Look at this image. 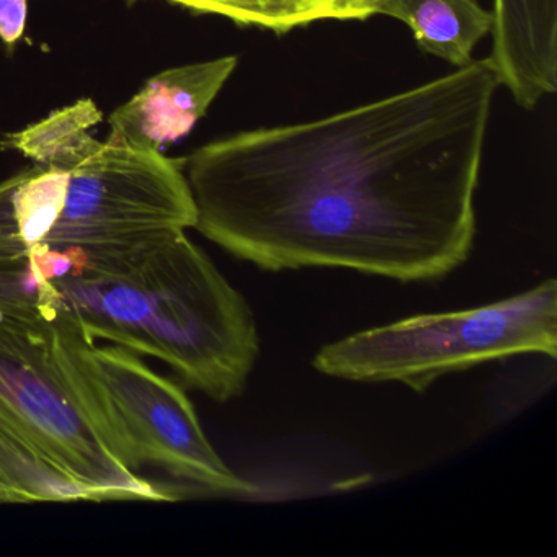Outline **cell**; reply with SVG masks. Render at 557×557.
<instances>
[{
    "label": "cell",
    "mask_w": 557,
    "mask_h": 557,
    "mask_svg": "<svg viewBox=\"0 0 557 557\" xmlns=\"http://www.w3.org/2000/svg\"><path fill=\"white\" fill-rule=\"evenodd\" d=\"M488 58L325 119L250 129L184 159L200 231L265 272L433 282L471 256Z\"/></svg>",
    "instance_id": "cell-1"
},
{
    "label": "cell",
    "mask_w": 557,
    "mask_h": 557,
    "mask_svg": "<svg viewBox=\"0 0 557 557\" xmlns=\"http://www.w3.org/2000/svg\"><path fill=\"white\" fill-rule=\"evenodd\" d=\"M195 221L184 159L74 129L44 164L0 182V262L138 243Z\"/></svg>",
    "instance_id": "cell-2"
},
{
    "label": "cell",
    "mask_w": 557,
    "mask_h": 557,
    "mask_svg": "<svg viewBox=\"0 0 557 557\" xmlns=\"http://www.w3.org/2000/svg\"><path fill=\"white\" fill-rule=\"evenodd\" d=\"M557 355V283L465 311L413 315L324 345L312 367L358 383L406 384L425 393L446 374L515 355Z\"/></svg>",
    "instance_id": "cell-3"
},
{
    "label": "cell",
    "mask_w": 557,
    "mask_h": 557,
    "mask_svg": "<svg viewBox=\"0 0 557 557\" xmlns=\"http://www.w3.org/2000/svg\"><path fill=\"white\" fill-rule=\"evenodd\" d=\"M50 331L58 360L84 387L132 471L154 466L214 497L256 492L211 446L194 404L175 381L119 345H100L53 322Z\"/></svg>",
    "instance_id": "cell-4"
},
{
    "label": "cell",
    "mask_w": 557,
    "mask_h": 557,
    "mask_svg": "<svg viewBox=\"0 0 557 557\" xmlns=\"http://www.w3.org/2000/svg\"><path fill=\"white\" fill-rule=\"evenodd\" d=\"M0 417L100 502H171L132 471L84 387L54 355L50 322L0 312Z\"/></svg>",
    "instance_id": "cell-5"
},
{
    "label": "cell",
    "mask_w": 557,
    "mask_h": 557,
    "mask_svg": "<svg viewBox=\"0 0 557 557\" xmlns=\"http://www.w3.org/2000/svg\"><path fill=\"white\" fill-rule=\"evenodd\" d=\"M236 67V57H224L151 77L110 116L109 141L152 151L178 141L207 115Z\"/></svg>",
    "instance_id": "cell-6"
},
{
    "label": "cell",
    "mask_w": 557,
    "mask_h": 557,
    "mask_svg": "<svg viewBox=\"0 0 557 557\" xmlns=\"http://www.w3.org/2000/svg\"><path fill=\"white\" fill-rule=\"evenodd\" d=\"M492 53L500 86L524 110L557 89V0H494Z\"/></svg>",
    "instance_id": "cell-7"
},
{
    "label": "cell",
    "mask_w": 557,
    "mask_h": 557,
    "mask_svg": "<svg viewBox=\"0 0 557 557\" xmlns=\"http://www.w3.org/2000/svg\"><path fill=\"white\" fill-rule=\"evenodd\" d=\"M376 15L403 22L420 51L456 67L471 63L475 45L494 25L492 11L478 0H381Z\"/></svg>",
    "instance_id": "cell-8"
},
{
    "label": "cell",
    "mask_w": 557,
    "mask_h": 557,
    "mask_svg": "<svg viewBox=\"0 0 557 557\" xmlns=\"http://www.w3.org/2000/svg\"><path fill=\"white\" fill-rule=\"evenodd\" d=\"M84 500L100 498L0 417V504Z\"/></svg>",
    "instance_id": "cell-9"
},
{
    "label": "cell",
    "mask_w": 557,
    "mask_h": 557,
    "mask_svg": "<svg viewBox=\"0 0 557 557\" xmlns=\"http://www.w3.org/2000/svg\"><path fill=\"white\" fill-rule=\"evenodd\" d=\"M381 0H293L289 30L324 21H367Z\"/></svg>",
    "instance_id": "cell-10"
},
{
    "label": "cell",
    "mask_w": 557,
    "mask_h": 557,
    "mask_svg": "<svg viewBox=\"0 0 557 557\" xmlns=\"http://www.w3.org/2000/svg\"><path fill=\"white\" fill-rule=\"evenodd\" d=\"M28 0H0V40L9 47L24 37L27 28Z\"/></svg>",
    "instance_id": "cell-11"
},
{
    "label": "cell",
    "mask_w": 557,
    "mask_h": 557,
    "mask_svg": "<svg viewBox=\"0 0 557 557\" xmlns=\"http://www.w3.org/2000/svg\"><path fill=\"white\" fill-rule=\"evenodd\" d=\"M132 2H136V0H132Z\"/></svg>",
    "instance_id": "cell-12"
}]
</instances>
